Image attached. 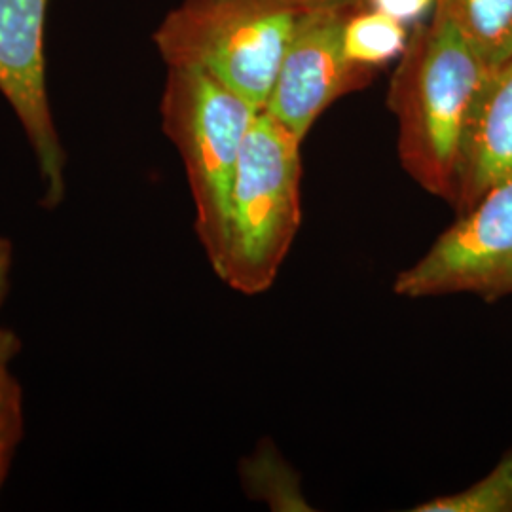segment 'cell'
Here are the masks:
<instances>
[{"instance_id": "6da1fadb", "label": "cell", "mask_w": 512, "mask_h": 512, "mask_svg": "<svg viewBox=\"0 0 512 512\" xmlns=\"http://www.w3.org/2000/svg\"><path fill=\"white\" fill-rule=\"evenodd\" d=\"M492 71L439 2L393 78L389 107L399 122L403 167L444 202L454 198L463 129Z\"/></svg>"}, {"instance_id": "7a4b0ae2", "label": "cell", "mask_w": 512, "mask_h": 512, "mask_svg": "<svg viewBox=\"0 0 512 512\" xmlns=\"http://www.w3.org/2000/svg\"><path fill=\"white\" fill-rule=\"evenodd\" d=\"M325 2L183 0L152 38L167 67L200 69L260 112L296 29Z\"/></svg>"}, {"instance_id": "3957f363", "label": "cell", "mask_w": 512, "mask_h": 512, "mask_svg": "<svg viewBox=\"0 0 512 512\" xmlns=\"http://www.w3.org/2000/svg\"><path fill=\"white\" fill-rule=\"evenodd\" d=\"M300 145L260 110L245 135L232 186L220 277L247 296L274 285L302 220Z\"/></svg>"}, {"instance_id": "277c9868", "label": "cell", "mask_w": 512, "mask_h": 512, "mask_svg": "<svg viewBox=\"0 0 512 512\" xmlns=\"http://www.w3.org/2000/svg\"><path fill=\"white\" fill-rule=\"evenodd\" d=\"M256 112L200 69L167 67L162 126L181 154L196 209V236L217 275L226 253L239 154Z\"/></svg>"}, {"instance_id": "5b68a950", "label": "cell", "mask_w": 512, "mask_h": 512, "mask_svg": "<svg viewBox=\"0 0 512 512\" xmlns=\"http://www.w3.org/2000/svg\"><path fill=\"white\" fill-rule=\"evenodd\" d=\"M406 298L469 293L495 300L512 294V177L494 184L395 279Z\"/></svg>"}, {"instance_id": "8992f818", "label": "cell", "mask_w": 512, "mask_h": 512, "mask_svg": "<svg viewBox=\"0 0 512 512\" xmlns=\"http://www.w3.org/2000/svg\"><path fill=\"white\" fill-rule=\"evenodd\" d=\"M50 0H0V93L16 112L37 160L42 198L65 200L67 152L55 128L46 84V16Z\"/></svg>"}, {"instance_id": "52a82bcc", "label": "cell", "mask_w": 512, "mask_h": 512, "mask_svg": "<svg viewBox=\"0 0 512 512\" xmlns=\"http://www.w3.org/2000/svg\"><path fill=\"white\" fill-rule=\"evenodd\" d=\"M346 4L348 0L325 2L300 23L262 109L298 141L306 139L327 107L368 76V69L351 63L344 52Z\"/></svg>"}, {"instance_id": "ba28073f", "label": "cell", "mask_w": 512, "mask_h": 512, "mask_svg": "<svg viewBox=\"0 0 512 512\" xmlns=\"http://www.w3.org/2000/svg\"><path fill=\"white\" fill-rule=\"evenodd\" d=\"M512 177V59L476 95L459 147L452 205L469 211L494 184Z\"/></svg>"}, {"instance_id": "9c48e42d", "label": "cell", "mask_w": 512, "mask_h": 512, "mask_svg": "<svg viewBox=\"0 0 512 512\" xmlns=\"http://www.w3.org/2000/svg\"><path fill=\"white\" fill-rule=\"evenodd\" d=\"M478 55L497 69L512 59V0H439Z\"/></svg>"}, {"instance_id": "30bf717a", "label": "cell", "mask_w": 512, "mask_h": 512, "mask_svg": "<svg viewBox=\"0 0 512 512\" xmlns=\"http://www.w3.org/2000/svg\"><path fill=\"white\" fill-rule=\"evenodd\" d=\"M342 38L349 61L370 69L406 52L408 35L403 21L372 8L346 19Z\"/></svg>"}, {"instance_id": "8fae6325", "label": "cell", "mask_w": 512, "mask_h": 512, "mask_svg": "<svg viewBox=\"0 0 512 512\" xmlns=\"http://www.w3.org/2000/svg\"><path fill=\"white\" fill-rule=\"evenodd\" d=\"M241 478L245 490L270 503L272 509L310 511L291 465L283 461L272 444H260L255 454L243 461Z\"/></svg>"}, {"instance_id": "7c38bea8", "label": "cell", "mask_w": 512, "mask_h": 512, "mask_svg": "<svg viewBox=\"0 0 512 512\" xmlns=\"http://www.w3.org/2000/svg\"><path fill=\"white\" fill-rule=\"evenodd\" d=\"M414 512H512V448L473 486L423 501Z\"/></svg>"}, {"instance_id": "4fadbf2b", "label": "cell", "mask_w": 512, "mask_h": 512, "mask_svg": "<svg viewBox=\"0 0 512 512\" xmlns=\"http://www.w3.org/2000/svg\"><path fill=\"white\" fill-rule=\"evenodd\" d=\"M21 431V403L16 382L0 395V484Z\"/></svg>"}, {"instance_id": "5bb4252c", "label": "cell", "mask_w": 512, "mask_h": 512, "mask_svg": "<svg viewBox=\"0 0 512 512\" xmlns=\"http://www.w3.org/2000/svg\"><path fill=\"white\" fill-rule=\"evenodd\" d=\"M370 4L387 16L406 23L429 14L439 4V0H370Z\"/></svg>"}, {"instance_id": "9a60e30c", "label": "cell", "mask_w": 512, "mask_h": 512, "mask_svg": "<svg viewBox=\"0 0 512 512\" xmlns=\"http://www.w3.org/2000/svg\"><path fill=\"white\" fill-rule=\"evenodd\" d=\"M18 336L10 330L0 329V395L8 389V385L16 382L10 374V363L18 355Z\"/></svg>"}, {"instance_id": "2e32d148", "label": "cell", "mask_w": 512, "mask_h": 512, "mask_svg": "<svg viewBox=\"0 0 512 512\" xmlns=\"http://www.w3.org/2000/svg\"><path fill=\"white\" fill-rule=\"evenodd\" d=\"M12 264H14V247L8 239L0 238V308L8 293Z\"/></svg>"}]
</instances>
